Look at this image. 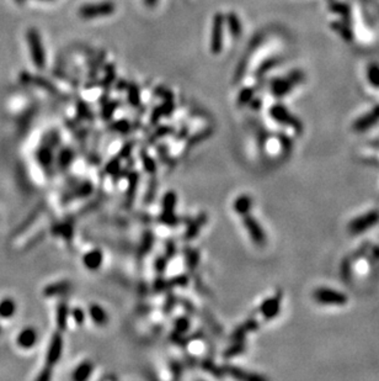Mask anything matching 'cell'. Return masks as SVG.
Segmentation results:
<instances>
[{
  "label": "cell",
  "mask_w": 379,
  "mask_h": 381,
  "mask_svg": "<svg viewBox=\"0 0 379 381\" xmlns=\"http://www.w3.org/2000/svg\"><path fill=\"white\" fill-rule=\"evenodd\" d=\"M368 259H370L371 264H376L379 261V246H375L371 248L370 253H368Z\"/></svg>",
  "instance_id": "9f6ffc18"
},
{
  "label": "cell",
  "mask_w": 379,
  "mask_h": 381,
  "mask_svg": "<svg viewBox=\"0 0 379 381\" xmlns=\"http://www.w3.org/2000/svg\"><path fill=\"white\" fill-rule=\"evenodd\" d=\"M202 368H203L204 370H206L207 373H209V374H212L213 377L216 378H223L224 375V372H223V368H219L217 367L216 364L213 363V360L212 359H206L202 362Z\"/></svg>",
  "instance_id": "e575fe53"
},
{
  "label": "cell",
  "mask_w": 379,
  "mask_h": 381,
  "mask_svg": "<svg viewBox=\"0 0 379 381\" xmlns=\"http://www.w3.org/2000/svg\"><path fill=\"white\" fill-rule=\"evenodd\" d=\"M276 66V59H268L267 62H265V63L263 64V67L260 68V71H259V73L260 74H264L266 73L267 71H270L271 68H273V67Z\"/></svg>",
  "instance_id": "680465c9"
},
{
  "label": "cell",
  "mask_w": 379,
  "mask_h": 381,
  "mask_svg": "<svg viewBox=\"0 0 379 381\" xmlns=\"http://www.w3.org/2000/svg\"><path fill=\"white\" fill-rule=\"evenodd\" d=\"M62 353H63V337H62L61 332L57 331L52 335L51 340H49L48 349L46 353V365L53 368L59 362L62 358Z\"/></svg>",
  "instance_id": "30bf717a"
},
{
  "label": "cell",
  "mask_w": 379,
  "mask_h": 381,
  "mask_svg": "<svg viewBox=\"0 0 379 381\" xmlns=\"http://www.w3.org/2000/svg\"><path fill=\"white\" fill-rule=\"evenodd\" d=\"M38 339V333L35 327H26L17 335L16 344L22 349H31L36 345Z\"/></svg>",
  "instance_id": "7c38bea8"
},
{
  "label": "cell",
  "mask_w": 379,
  "mask_h": 381,
  "mask_svg": "<svg viewBox=\"0 0 379 381\" xmlns=\"http://www.w3.org/2000/svg\"><path fill=\"white\" fill-rule=\"evenodd\" d=\"M89 316H90L95 325L100 326V327H104L109 323V315L105 311V308L97 305V303H91L89 306Z\"/></svg>",
  "instance_id": "603a6c76"
},
{
  "label": "cell",
  "mask_w": 379,
  "mask_h": 381,
  "mask_svg": "<svg viewBox=\"0 0 379 381\" xmlns=\"http://www.w3.org/2000/svg\"><path fill=\"white\" fill-rule=\"evenodd\" d=\"M39 1H52V0H39Z\"/></svg>",
  "instance_id": "be15d7a7"
},
{
  "label": "cell",
  "mask_w": 379,
  "mask_h": 381,
  "mask_svg": "<svg viewBox=\"0 0 379 381\" xmlns=\"http://www.w3.org/2000/svg\"><path fill=\"white\" fill-rule=\"evenodd\" d=\"M132 149H133V142H129V143L124 144V146L122 147V149H121V151H119V153H118L119 159L128 158V157L131 156V153H132Z\"/></svg>",
  "instance_id": "f5cc1de1"
},
{
  "label": "cell",
  "mask_w": 379,
  "mask_h": 381,
  "mask_svg": "<svg viewBox=\"0 0 379 381\" xmlns=\"http://www.w3.org/2000/svg\"><path fill=\"white\" fill-rule=\"evenodd\" d=\"M331 27H333L334 31L338 32L339 35H340L341 37H342L345 41H352L353 39V34H352V30L350 29V26H348V24H346L345 22H333L331 24Z\"/></svg>",
  "instance_id": "f1b7e54d"
},
{
  "label": "cell",
  "mask_w": 379,
  "mask_h": 381,
  "mask_svg": "<svg viewBox=\"0 0 379 381\" xmlns=\"http://www.w3.org/2000/svg\"><path fill=\"white\" fill-rule=\"evenodd\" d=\"M37 159L43 167H49L53 159V153H52L51 144H46V146L41 147L39 151L37 152Z\"/></svg>",
  "instance_id": "4dcf8cb0"
},
{
  "label": "cell",
  "mask_w": 379,
  "mask_h": 381,
  "mask_svg": "<svg viewBox=\"0 0 379 381\" xmlns=\"http://www.w3.org/2000/svg\"><path fill=\"white\" fill-rule=\"evenodd\" d=\"M185 260H186V265H188L190 270L194 271L199 263V252L197 250L189 248V250H186V253H185Z\"/></svg>",
  "instance_id": "1f68e13d"
},
{
  "label": "cell",
  "mask_w": 379,
  "mask_h": 381,
  "mask_svg": "<svg viewBox=\"0 0 379 381\" xmlns=\"http://www.w3.org/2000/svg\"><path fill=\"white\" fill-rule=\"evenodd\" d=\"M176 253V245L174 241H168L165 245V256L168 259H171Z\"/></svg>",
  "instance_id": "db71d44e"
},
{
  "label": "cell",
  "mask_w": 379,
  "mask_h": 381,
  "mask_svg": "<svg viewBox=\"0 0 379 381\" xmlns=\"http://www.w3.org/2000/svg\"><path fill=\"white\" fill-rule=\"evenodd\" d=\"M241 221H243V226L248 231L251 241L258 247H264L266 245V233L264 231L263 226L260 225V222L250 213L241 216Z\"/></svg>",
  "instance_id": "52a82bcc"
},
{
  "label": "cell",
  "mask_w": 379,
  "mask_h": 381,
  "mask_svg": "<svg viewBox=\"0 0 379 381\" xmlns=\"http://www.w3.org/2000/svg\"><path fill=\"white\" fill-rule=\"evenodd\" d=\"M14 1L17 2V4H24V2L26 1V0H14Z\"/></svg>",
  "instance_id": "6125c7cd"
},
{
  "label": "cell",
  "mask_w": 379,
  "mask_h": 381,
  "mask_svg": "<svg viewBox=\"0 0 379 381\" xmlns=\"http://www.w3.org/2000/svg\"><path fill=\"white\" fill-rule=\"evenodd\" d=\"M51 378H52V368L48 367V365H46V367L43 368V370L41 372V374L37 377V380L48 381L51 380Z\"/></svg>",
  "instance_id": "6f0895ef"
},
{
  "label": "cell",
  "mask_w": 379,
  "mask_h": 381,
  "mask_svg": "<svg viewBox=\"0 0 379 381\" xmlns=\"http://www.w3.org/2000/svg\"><path fill=\"white\" fill-rule=\"evenodd\" d=\"M71 316V310L66 301H61L56 310V322L59 332H64L68 328V320Z\"/></svg>",
  "instance_id": "e0dca14e"
},
{
  "label": "cell",
  "mask_w": 379,
  "mask_h": 381,
  "mask_svg": "<svg viewBox=\"0 0 379 381\" xmlns=\"http://www.w3.org/2000/svg\"><path fill=\"white\" fill-rule=\"evenodd\" d=\"M154 245V235L149 231L146 232L142 237V243L139 246V255H146L147 253L151 252V250L153 248Z\"/></svg>",
  "instance_id": "d6a6232c"
},
{
  "label": "cell",
  "mask_w": 379,
  "mask_h": 381,
  "mask_svg": "<svg viewBox=\"0 0 379 381\" xmlns=\"http://www.w3.org/2000/svg\"><path fill=\"white\" fill-rule=\"evenodd\" d=\"M168 260L169 259L166 258L165 255H160L156 256L155 263H154V268H155V271L158 275H163L164 271L166 270V266H168Z\"/></svg>",
  "instance_id": "7bdbcfd3"
},
{
  "label": "cell",
  "mask_w": 379,
  "mask_h": 381,
  "mask_svg": "<svg viewBox=\"0 0 379 381\" xmlns=\"http://www.w3.org/2000/svg\"><path fill=\"white\" fill-rule=\"evenodd\" d=\"M171 132H173V128H171V127H169V126H160L153 133V136H152V138H151V142L158 141L159 138H161V137H164V136H166V134L171 133Z\"/></svg>",
  "instance_id": "7dc6e473"
},
{
  "label": "cell",
  "mask_w": 379,
  "mask_h": 381,
  "mask_svg": "<svg viewBox=\"0 0 379 381\" xmlns=\"http://www.w3.org/2000/svg\"><path fill=\"white\" fill-rule=\"evenodd\" d=\"M175 305H176V298L174 297L173 295H168V297H166L165 300V305H164V313H165V315L171 313V311L174 310Z\"/></svg>",
  "instance_id": "f907efd6"
},
{
  "label": "cell",
  "mask_w": 379,
  "mask_h": 381,
  "mask_svg": "<svg viewBox=\"0 0 379 381\" xmlns=\"http://www.w3.org/2000/svg\"><path fill=\"white\" fill-rule=\"evenodd\" d=\"M114 67H110V69H107L106 71V77L104 78V81H102V85L106 88V86H110V84L114 82Z\"/></svg>",
  "instance_id": "11a10c76"
},
{
  "label": "cell",
  "mask_w": 379,
  "mask_h": 381,
  "mask_svg": "<svg viewBox=\"0 0 379 381\" xmlns=\"http://www.w3.org/2000/svg\"><path fill=\"white\" fill-rule=\"evenodd\" d=\"M116 108H117V103H114V101L104 105V108H102V111H101L102 119H104V120H110L112 114H114V110H116Z\"/></svg>",
  "instance_id": "c3c4849f"
},
{
  "label": "cell",
  "mask_w": 379,
  "mask_h": 381,
  "mask_svg": "<svg viewBox=\"0 0 379 381\" xmlns=\"http://www.w3.org/2000/svg\"><path fill=\"white\" fill-rule=\"evenodd\" d=\"M270 115L276 123L291 127V128H293L298 133L303 132V124H302V121L298 118H296L282 104L273 105L270 110Z\"/></svg>",
  "instance_id": "5b68a950"
},
{
  "label": "cell",
  "mask_w": 379,
  "mask_h": 381,
  "mask_svg": "<svg viewBox=\"0 0 379 381\" xmlns=\"http://www.w3.org/2000/svg\"><path fill=\"white\" fill-rule=\"evenodd\" d=\"M89 114V110H88V106H86L85 103H83V101H80V103L78 104V115L79 118H85L86 115Z\"/></svg>",
  "instance_id": "91938a15"
},
{
  "label": "cell",
  "mask_w": 379,
  "mask_h": 381,
  "mask_svg": "<svg viewBox=\"0 0 379 381\" xmlns=\"http://www.w3.org/2000/svg\"><path fill=\"white\" fill-rule=\"evenodd\" d=\"M15 312H16V302L14 298L4 297L0 301V317L7 320L14 317Z\"/></svg>",
  "instance_id": "484cf974"
},
{
  "label": "cell",
  "mask_w": 379,
  "mask_h": 381,
  "mask_svg": "<svg viewBox=\"0 0 379 381\" xmlns=\"http://www.w3.org/2000/svg\"><path fill=\"white\" fill-rule=\"evenodd\" d=\"M156 190H158V184H156V180L155 179H152L151 180V184H149L148 186V190H147V194H146V198H144V203L146 204H151L152 201H153V199L155 198V194H156Z\"/></svg>",
  "instance_id": "ee69618b"
},
{
  "label": "cell",
  "mask_w": 379,
  "mask_h": 381,
  "mask_svg": "<svg viewBox=\"0 0 379 381\" xmlns=\"http://www.w3.org/2000/svg\"><path fill=\"white\" fill-rule=\"evenodd\" d=\"M207 221H208V215L206 212H201L197 216L194 220H192L191 222L188 225V228L185 231V241H192L199 235L202 228L206 226Z\"/></svg>",
  "instance_id": "9a60e30c"
},
{
  "label": "cell",
  "mask_w": 379,
  "mask_h": 381,
  "mask_svg": "<svg viewBox=\"0 0 379 381\" xmlns=\"http://www.w3.org/2000/svg\"><path fill=\"white\" fill-rule=\"evenodd\" d=\"M223 372L226 375H229L233 379L236 380H245V381H265L266 378L263 375L254 374V373H248L243 370L241 368L234 367V365H224Z\"/></svg>",
  "instance_id": "4fadbf2b"
},
{
  "label": "cell",
  "mask_w": 379,
  "mask_h": 381,
  "mask_svg": "<svg viewBox=\"0 0 379 381\" xmlns=\"http://www.w3.org/2000/svg\"><path fill=\"white\" fill-rule=\"evenodd\" d=\"M138 174L137 173H131L129 175V183H128V189H127L126 193V205L131 206L133 203L134 198H136V191L138 188Z\"/></svg>",
  "instance_id": "83f0119b"
},
{
  "label": "cell",
  "mask_w": 379,
  "mask_h": 381,
  "mask_svg": "<svg viewBox=\"0 0 379 381\" xmlns=\"http://www.w3.org/2000/svg\"><path fill=\"white\" fill-rule=\"evenodd\" d=\"M282 291H276L275 295L266 298L258 308V312L263 316L265 321H271L275 317H277L281 311V305H282Z\"/></svg>",
  "instance_id": "ba28073f"
},
{
  "label": "cell",
  "mask_w": 379,
  "mask_h": 381,
  "mask_svg": "<svg viewBox=\"0 0 379 381\" xmlns=\"http://www.w3.org/2000/svg\"><path fill=\"white\" fill-rule=\"evenodd\" d=\"M253 98H254V89L244 88L243 90L240 91V94L238 95V100H236V103H238L239 106H245L251 103Z\"/></svg>",
  "instance_id": "74e56055"
},
{
  "label": "cell",
  "mask_w": 379,
  "mask_h": 381,
  "mask_svg": "<svg viewBox=\"0 0 379 381\" xmlns=\"http://www.w3.org/2000/svg\"><path fill=\"white\" fill-rule=\"evenodd\" d=\"M311 297L319 305L345 306L348 302L347 295L330 288H318L313 291Z\"/></svg>",
  "instance_id": "7a4b0ae2"
},
{
  "label": "cell",
  "mask_w": 379,
  "mask_h": 381,
  "mask_svg": "<svg viewBox=\"0 0 379 381\" xmlns=\"http://www.w3.org/2000/svg\"><path fill=\"white\" fill-rule=\"evenodd\" d=\"M73 158V151L69 148H64L63 151L61 152V157H59V167H61V168H67V167H69V164L72 163Z\"/></svg>",
  "instance_id": "60d3db41"
},
{
  "label": "cell",
  "mask_w": 379,
  "mask_h": 381,
  "mask_svg": "<svg viewBox=\"0 0 379 381\" xmlns=\"http://www.w3.org/2000/svg\"><path fill=\"white\" fill-rule=\"evenodd\" d=\"M178 203V195L175 191H166L161 201V213L159 221L166 226H176L179 222V217L175 215V208Z\"/></svg>",
  "instance_id": "3957f363"
},
{
  "label": "cell",
  "mask_w": 379,
  "mask_h": 381,
  "mask_svg": "<svg viewBox=\"0 0 379 381\" xmlns=\"http://www.w3.org/2000/svg\"><path fill=\"white\" fill-rule=\"evenodd\" d=\"M91 193H93V185H91V183H89V181H85V183L76 186L73 190L69 191V193L63 198V203H68V201L86 198V196L90 195Z\"/></svg>",
  "instance_id": "ac0fdd59"
},
{
  "label": "cell",
  "mask_w": 379,
  "mask_h": 381,
  "mask_svg": "<svg viewBox=\"0 0 379 381\" xmlns=\"http://www.w3.org/2000/svg\"><path fill=\"white\" fill-rule=\"evenodd\" d=\"M141 161H142V164H143V168L144 170L147 171L148 174H155L156 171V163L155 161H154L153 158H152L151 156H149L148 153H147L146 151H142L141 152Z\"/></svg>",
  "instance_id": "836d02e7"
},
{
  "label": "cell",
  "mask_w": 379,
  "mask_h": 381,
  "mask_svg": "<svg viewBox=\"0 0 379 381\" xmlns=\"http://www.w3.org/2000/svg\"><path fill=\"white\" fill-rule=\"evenodd\" d=\"M102 261H104V253L100 248L89 251L83 255V264L88 270H99L102 265Z\"/></svg>",
  "instance_id": "2e32d148"
},
{
  "label": "cell",
  "mask_w": 379,
  "mask_h": 381,
  "mask_svg": "<svg viewBox=\"0 0 379 381\" xmlns=\"http://www.w3.org/2000/svg\"><path fill=\"white\" fill-rule=\"evenodd\" d=\"M190 284V278L189 275L185 274H181V275H176L174 278H171L170 280L166 283V288H185Z\"/></svg>",
  "instance_id": "d590c367"
},
{
  "label": "cell",
  "mask_w": 379,
  "mask_h": 381,
  "mask_svg": "<svg viewBox=\"0 0 379 381\" xmlns=\"http://www.w3.org/2000/svg\"><path fill=\"white\" fill-rule=\"evenodd\" d=\"M223 31H224V15L217 12L212 22L211 32V52L213 54L221 53L223 49Z\"/></svg>",
  "instance_id": "9c48e42d"
},
{
  "label": "cell",
  "mask_w": 379,
  "mask_h": 381,
  "mask_svg": "<svg viewBox=\"0 0 379 381\" xmlns=\"http://www.w3.org/2000/svg\"><path fill=\"white\" fill-rule=\"evenodd\" d=\"M190 327H191V323H190V318L188 316H181V317L176 318L175 322H174V331L173 335H171V340L178 344V342L183 338V336L189 332Z\"/></svg>",
  "instance_id": "ffe728a7"
},
{
  "label": "cell",
  "mask_w": 379,
  "mask_h": 381,
  "mask_svg": "<svg viewBox=\"0 0 379 381\" xmlns=\"http://www.w3.org/2000/svg\"><path fill=\"white\" fill-rule=\"evenodd\" d=\"M211 133H212L211 129L207 128V129H203V131L198 132V133L193 134V136L190 137V138H189L188 147H189V148H191V147L196 146L197 143H199V142H202V141H204V139L208 138V137L211 136Z\"/></svg>",
  "instance_id": "ab89813d"
},
{
  "label": "cell",
  "mask_w": 379,
  "mask_h": 381,
  "mask_svg": "<svg viewBox=\"0 0 379 381\" xmlns=\"http://www.w3.org/2000/svg\"><path fill=\"white\" fill-rule=\"evenodd\" d=\"M330 9L334 12L339 14L340 16L343 17V20L347 22H350L351 20V10L348 7V5L343 4V2L335 1V0H330Z\"/></svg>",
  "instance_id": "f546056e"
},
{
  "label": "cell",
  "mask_w": 379,
  "mask_h": 381,
  "mask_svg": "<svg viewBox=\"0 0 379 381\" xmlns=\"http://www.w3.org/2000/svg\"><path fill=\"white\" fill-rule=\"evenodd\" d=\"M156 2H158V0H144V4L148 7H154Z\"/></svg>",
  "instance_id": "94428289"
},
{
  "label": "cell",
  "mask_w": 379,
  "mask_h": 381,
  "mask_svg": "<svg viewBox=\"0 0 379 381\" xmlns=\"http://www.w3.org/2000/svg\"><path fill=\"white\" fill-rule=\"evenodd\" d=\"M111 129H114V131L116 132H119V133H127V132L131 129V124H129L127 120L116 121V123H114L111 125Z\"/></svg>",
  "instance_id": "f6af8a7d"
},
{
  "label": "cell",
  "mask_w": 379,
  "mask_h": 381,
  "mask_svg": "<svg viewBox=\"0 0 379 381\" xmlns=\"http://www.w3.org/2000/svg\"><path fill=\"white\" fill-rule=\"evenodd\" d=\"M93 372L94 364L90 360H85V362L80 363V364L74 369L73 374H72V379L74 381H85L91 377Z\"/></svg>",
  "instance_id": "cb8c5ba5"
},
{
  "label": "cell",
  "mask_w": 379,
  "mask_h": 381,
  "mask_svg": "<svg viewBox=\"0 0 379 381\" xmlns=\"http://www.w3.org/2000/svg\"><path fill=\"white\" fill-rule=\"evenodd\" d=\"M0 333H1V328H0Z\"/></svg>",
  "instance_id": "e7e4bbea"
},
{
  "label": "cell",
  "mask_w": 379,
  "mask_h": 381,
  "mask_svg": "<svg viewBox=\"0 0 379 381\" xmlns=\"http://www.w3.org/2000/svg\"><path fill=\"white\" fill-rule=\"evenodd\" d=\"M253 198L250 195H240L234 200L233 203V210L236 215L244 216L250 213L251 209H253Z\"/></svg>",
  "instance_id": "7402d4cb"
},
{
  "label": "cell",
  "mask_w": 379,
  "mask_h": 381,
  "mask_svg": "<svg viewBox=\"0 0 379 381\" xmlns=\"http://www.w3.org/2000/svg\"><path fill=\"white\" fill-rule=\"evenodd\" d=\"M246 349V344L244 340H234L233 344L230 347L227 348L223 353L224 359H230V358H235L238 355L243 354Z\"/></svg>",
  "instance_id": "4316f807"
},
{
  "label": "cell",
  "mask_w": 379,
  "mask_h": 381,
  "mask_svg": "<svg viewBox=\"0 0 379 381\" xmlns=\"http://www.w3.org/2000/svg\"><path fill=\"white\" fill-rule=\"evenodd\" d=\"M287 77H288V78L291 79L292 83H293L294 85H297V84H299V83H301V82L304 81V73H303V72H301V71L291 72V73H289Z\"/></svg>",
  "instance_id": "816d5d0a"
},
{
  "label": "cell",
  "mask_w": 379,
  "mask_h": 381,
  "mask_svg": "<svg viewBox=\"0 0 379 381\" xmlns=\"http://www.w3.org/2000/svg\"><path fill=\"white\" fill-rule=\"evenodd\" d=\"M293 86L294 84L292 83V81L288 77L273 79L272 83H271V89H272L273 95L277 96V98H282V96L287 95L293 89Z\"/></svg>",
  "instance_id": "44dd1931"
},
{
  "label": "cell",
  "mask_w": 379,
  "mask_h": 381,
  "mask_svg": "<svg viewBox=\"0 0 379 381\" xmlns=\"http://www.w3.org/2000/svg\"><path fill=\"white\" fill-rule=\"evenodd\" d=\"M26 41L29 44L30 54H31V59L36 68L43 69L46 66V52H44L43 43H42V39L39 36V32L36 29L31 27L27 30L26 34Z\"/></svg>",
  "instance_id": "6da1fadb"
},
{
  "label": "cell",
  "mask_w": 379,
  "mask_h": 381,
  "mask_svg": "<svg viewBox=\"0 0 379 381\" xmlns=\"http://www.w3.org/2000/svg\"><path fill=\"white\" fill-rule=\"evenodd\" d=\"M170 368H171V373H173L174 379H179V378H181V374H183V367H181V364L178 362V360H171Z\"/></svg>",
  "instance_id": "681fc988"
},
{
  "label": "cell",
  "mask_w": 379,
  "mask_h": 381,
  "mask_svg": "<svg viewBox=\"0 0 379 381\" xmlns=\"http://www.w3.org/2000/svg\"><path fill=\"white\" fill-rule=\"evenodd\" d=\"M379 223V210H371L363 215L357 216L348 223V232L351 235H361L365 231L375 227Z\"/></svg>",
  "instance_id": "8992f818"
},
{
  "label": "cell",
  "mask_w": 379,
  "mask_h": 381,
  "mask_svg": "<svg viewBox=\"0 0 379 381\" xmlns=\"http://www.w3.org/2000/svg\"><path fill=\"white\" fill-rule=\"evenodd\" d=\"M128 103L134 108L141 104V93H139V89L136 84L128 85Z\"/></svg>",
  "instance_id": "8d00e7d4"
},
{
  "label": "cell",
  "mask_w": 379,
  "mask_h": 381,
  "mask_svg": "<svg viewBox=\"0 0 379 381\" xmlns=\"http://www.w3.org/2000/svg\"><path fill=\"white\" fill-rule=\"evenodd\" d=\"M119 162H121V159H119L118 156L112 159L111 162H109V164L106 166V173H109L110 175H116V174H118L119 168H121Z\"/></svg>",
  "instance_id": "bcb514c9"
},
{
  "label": "cell",
  "mask_w": 379,
  "mask_h": 381,
  "mask_svg": "<svg viewBox=\"0 0 379 381\" xmlns=\"http://www.w3.org/2000/svg\"><path fill=\"white\" fill-rule=\"evenodd\" d=\"M73 285L71 281H58V283L49 284L43 289V295L46 297H54V296L63 295L72 290Z\"/></svg>",
  "instance_id": "d6986e66"
},
{
  "label": "cell",
  "mask_w": 379,
  "mask_h": 381,
  "mask_svg": "<svg viewBox=\"0 0 379 381\" xmlns=\"http://www.w3.org/2000/svg\"><path fill=\"white\" fill-rule=\"evenodd\" d=\"M259 328H260V323H259V321L253 317L249 318V320H246L245 322L241 323L240 326H238V327L233 331V333H231L230 336L231 342H234V340H244V338L246 337L248 333L255 332V331H258Z\"/></svg>",
  "instance_id": "5bb4252c"
},
{
  "label": "cell",
  "mask_w": 379,
  "mask_h": 381,
  "mask_svg": "<svg viewBox=\"0 0 379 381\" xmlns=\"http://www.w3.org/2000/svg\"><path fill=\"white\" fill-rule=\"evenodd\" d=\"M367 77L370 83L372 84V86L379 89V66L378 64H371L368 67L367 71Z\"/></svg>",
  "instance_id": "f35d334b"
},
{
  "label": "cell",
  "mask_w": 379,
  "mask_h": 381,
  "mask_svg": "<svg viewBox=\"0 0 379 381\" xmlns=\"http://www.w3.org/2000/svg\"><path fill=\"white\" fill-rule=\"evenodd\" d=\"M71 316L73 318L74 322L76 323L78 326H83L84 322H85V312L81 307H73L71 310Z\"/></svg>",
  "instance_id": "b9f144b4"
},
{
  "label": "cell",
  "mask_w": 379,
  "mask_h": 381,
  "mask_svg": "<svg viewBox=\"0 0 379 381\" xmlns=\"http://www.w3.org/2000/svg\"><path fill=\"white\" fill-rule=\"evenodd\" d=\"M116 10V6L112 1H101L93 2V4H85L80 6L78 10V14L81 19H99V17H105L112 15Z\"/></svg>",
  "instance_id": "277c9868"
},
{
  "label": "cell",
  "mask_w": 379,
  "mask_h": 381,
  "mask_svg": "<svg viewBox=\"0 0 379 381\" xmlns=\"http://www.w3.org/2000/svg\"><path fill=\"white\" fill-rule=\"evenodd\" d=\"M224 20H226L227 25H228L229 32H230L231 36L234 39H239L241 34H243V25H241V21L238 15L235 12H228L227 16L224 17Z\"/></svg>",
  "instance_id": "d4e9b609"
},
{
  "label": "cell",
  "mask_w": 379,
  "mask_h": 381,
  "mask_svg": "<svg viewBox=\"0 0 379 381\" xmlns=\"http://www.w3.org/2000/svg\"><path fill=\"white\" fill-rule=\"evenodd\" d=\"M379 123V105L370 111L366 115L361 116L360 119L353 123V129L357 132H365L372 128Z\"/></svg>",
  "instance_id": "8fae6325"
}]
</instances>
